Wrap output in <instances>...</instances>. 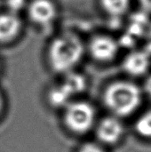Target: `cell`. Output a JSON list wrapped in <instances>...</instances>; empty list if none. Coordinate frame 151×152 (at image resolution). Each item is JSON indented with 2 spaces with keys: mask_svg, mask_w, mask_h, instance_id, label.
<instances>
[{
  "mask_svg": "<svg viewBox=\"0 0 151 152\" xmlns=\"http://www.w3.org/2000/svg\"><path fill=\"white\" fill-rule=\"evenodd\" d=\"M144 91L147 93V94L151 98V76H150L144 84Z\"/></svg>",
  "mask_w": 151,
  "mask_h": 152,
  "instance_id": "e0dca14e",
  "label": "cell"
},
{
  "mask_svg": "<svg viewBox=\"0 0 151 152\" xmlns=\"http://www.w3.org/2000/svg\"><path fill=\"white\" fill-rule=\"evenodd\" d=\"M78 152H104L100 147L94 144H86L83 146Z\"/></svg>",
  "mask_w": 151,
  "mask_h": 152,
  "instance_id": "5bb4252c",
  "label": "cell"
},
{
  "mask_svg": "<svg viewBox=\"0 0 151 152\" xmlns=\"http://www.w3.org/2000/svg\"><path fill=\"white\" fill-rule=\"evenodd\" d=\"M145 36H146V41H145L144 50L151 55V28L149 30H147Z\"/></svg>",
  "mask_w": 151,
  "mask_h": 152,
  "instance_id": "9a60e30c",
  "label": "cell"
},
{
  "mask_svg": "<svg viewBox=\"0 0 151 152\" xmlns=\"http://www.w3.org/2000/svg\"><path fill=\"white\" fill-rule=\"evenodd\" d=\"M119 50L118 42L109 37L100 36L95 37L90 45V52L93 57L102 62L113 60Z\"/></svg>",
  "mask_w": 151,
  "mask_h": 152,
  "instance_id": "5b68a950",
  "label": "cell"
},
{
  "mask_svg": "<svg viewBox=\"0 0 151 152\" xmlns=\"http://www.w3.org/2000/svg\"><path fill=\"white\" fill-rule=\"evenodd\" d=\"M56 14L55 7L49 0H35L28 8L30 19L37 24H50Z\"/></svg>",
  "mask_w": 151,
  "mask_h": 152,
  "instance_id": "52a82bcc",
  "label": "cell"
},
{
  "mask_svg": "<svg viewBox=\"0 0 151 152\" xmlns=\"http://www.w3.org/2000/svg\"><path fill=\"white\" fill-rule=\"evenodd\" d=\"M142 11L147 13L151 12V0H139Z\"/></svg>",
  "mask_w": 151,
  "mask_h": 152,
  "instance_id": "2e32d148",
  "label": "cell"
},
{
  "mask_svg": "<svg viewBox=\"0 0 151 152\" xmlns=\"http://www.w3.org/2000/svg\"><path fill=\"white\" fill-rule=\"evenodd\" d=\"M62 86L70 94V95L73 96L82 93L85 90L86 86V81L82 75L71 72L67 75Z\"/></svg>",
  "mask_w": 151,
  "mask_h": 152,
  "instance_id": "9c48e42d",
  "label": "cell"
},
{
  "mask_svg": "<svg viewBox=\"0 0 151 152\" xmlns=\"http://www.w3.org/2000/svg\"><path fill=\"white\" fill-rule=\"evenodd\" d=\"M95 120V111L87 102H79L69 104L65 112V122L68 127L77 134L88 132Z\"/></svg>",
  "mask_w": 151,
  "mask_h": 152,
  "instance_id": "3957f363",
  "label": "cell"
},
{
  "mask_svg": "<svg viewBox=\"0 0 151 152\" xmlns=\"http://www.w3.org/2000/svg\"><path fill=\"white\" fill-rule=\"evenodd\" d=\"M20 29V20L16 14L9 12L0 15V42L13 39Z\"/></svg>",
  "mask_w": 151,
  "mask_h": 152,
  "instance_id": "ba28073f",
  "label": "cell"
},
{
  "mask_svg": "<svg viewBox=\"0 0 151 152\" xmlns=\"http://www.w3.org/2000/svg\"><path fill=\"white\" fill-rule=\"evenodd\" d=\"M106 107L117 117H128L140 107L142 91L137 85L128 81L111 84L104 93Z\"/></svg>",
  "mask_w": 151,
  "mask_h": 152,
  "instance_id": "6da1fadb",
  "label": "cell"
},
{
  "mask_svg": "<svg viewBox=\"0 0 151 152\" xmlns=\"http://www.w3.org/2000/svg\"><path fill=\"white\" fill-rule=\"evenodd\" d=\"M124 134V126L121 121L115 117L103 118L97 127V136L106 144L117 143Z\"/></svg>",
  "mask_w": 151,
  "mask_h": 152,
  "instance_id": "8992f818",
  "label": "cell"
},
{
  "mask_svg": "<svg viewBox=\"0 0 151 152\" xmlns=\"http://www.w3.org/2000/svg\"><path fill=\"white\" fill-rule=\"evenodd\" d=\"M84 46L80 39L66 34L55 39L49 51V59L52 67L59 72H68L81 60Z\"/></svg>",
  "mask_w": 151,
  "mask_h": 152,
  "instance_id": "7a4b0ae2",
  "label": "cell"
},
{
  "mask_svg": "<svg viewBox=\"0 0 151 152\" xmlns=\"http://www.w3.org/2000/svg\"><path fill=\"white\" fill-rule=\"evenodd\" d=\"M72 96L64 88V86L61 85L58 87L53 88L50 93V102L55 107H62V106H68L69 102Z\"/></svg>",
  "mask_w": 151,
  "mask_h": 152,
  "instance_id": "8fae6325",
  "label": "cell"
},
{
  "mask_svg": "<svg viewBox=\"0 0 151 152\" xmlns=\"http://www.w3.org/2000/svg\"><path fill=\"white\" fill-rule=\"evenodd\" d=\"M150 54L144 49L131 52L123 61V69L132 77L143 76L150 69Z\"/></svg>",
  "mask_w": 151,
  "mask_h": 152,
  "instance_id": "277c9868",
  "label": "cell"
},
{
  "mask_svg": "<svg viewBox=\"0 0 151 152\" xmlns=\"http://www.w3.org/2000/svg\"><path fill=\"white\" fill-rule=\"evenodd\" d=\"M1 109H2V98L0 96V110H1Z\"/></svg>",
  "mask_w": 151,
  "mask_h": 152,
  "instance_id": "ac0fdd59",
  "label": "cell"
},
{
  "mask_svg": "<svg viewBox=\"0 0 151 152\" xmlns=\"http://www.w3.org/2000/svg\"><path fill=\"white\" fill-rule=\"evenodd\" d=\"M134 128L139 135L151 138V110L145 112L137 119Z\"/></svg>",
  "mask_w": 151,
  "mask_h": 152,
  "instance_id": "7c38bea8",
  "label": "cell"
},
{
  "mask_svg": "<svg viewBox=\"0 0 151 152\" xmlns=\"http://www.w3.org/2000/svg\"><path fill=\"white\" fill-rule=\"evenodd\" d=\"M103 9L113 18H120L130 7V0H101Z\"/></svg>",
  "mask_w": 151,
  "mask_h": 152,
  "instance_id": "30bf717a",
  "label": "cell"
},
{
  "mask_svg": "<svg viewBox=\"0 0 151 152\" xmlns=\"http://www.w3.org/2000/svg\"><path fill=\"white\" fill-rule=\"evenodd\" d=\"M26 4V0H7V7L10 10V12L16 14L20 11Z\"/></svg>",
  "mask_w": 151,
  "mask_h": 152,
  "instance_id": "4fadbf2b",
  "label": "cell"
}]
</instances>
